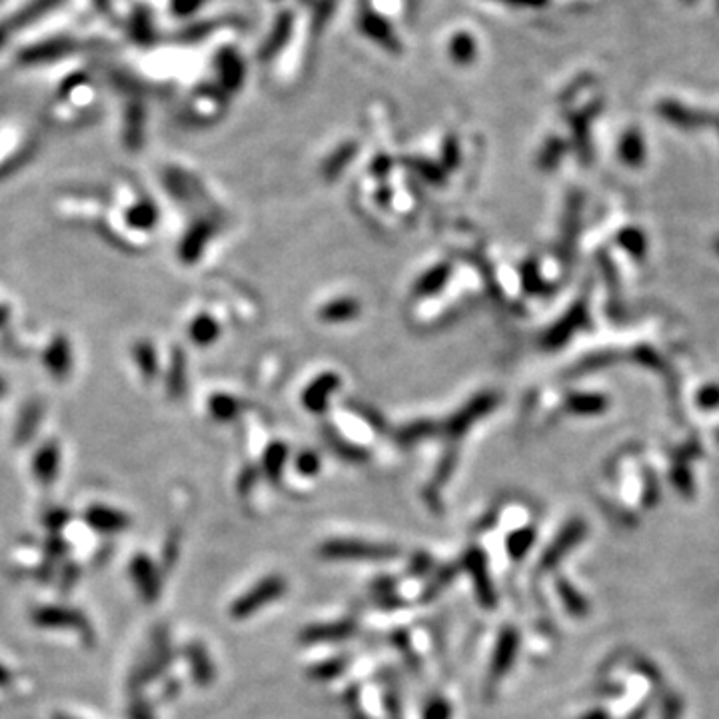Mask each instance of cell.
<instances>
[{"mask_svg":"<svg viewBox=\"0 0 719 719\" xmlns=\"http://www.w3.org/2000/svg\"><path fill=\"white\" fill-rule=\"evenodd\" d=\"M318 553L324 560L332 561H386L394 558L398 550L394 545L362 540H330L322 543Z\"/></svg>","mask_w":719,"mask_h":719,"instance_id":"cell-1","label":"cell"},{"mask_svg":"<svg viewBox=\"0 0 719 719\" xmlns=\"http://www.w3.org/2000/svg\"><path fill=\"white\" fill-rule=\"evenodd\" d=\"M286 593V582L284 577L280 576H268L260 580L256 585H252L244 596H240L233 608H230V614L234 619H246L250 617L256 611H260L268 603H274Z\"/></svg>","mask_w":719,"mask_h":719,"instance_id":"cell-2","label":"cell"},{"mask_svg":"<svg viewBox=\"0 0 719 719\" xmlns=\"http://www.w3.org/2000/svg\"><path fill=\"white\" fill-rule=\"evenodd\" d=\"M32 622L48 630H70L80 633L85 641H94V630L80 609L62 606H43L32 614Z\"/></svg>","mask_w":719,"mask_h":719,"instance_id":"cell-3","label":"cell"},{"mask_svg":"<svg viewBox=\"0 0 719 719\" xmlns=\"http://www.w3.org/2000/svg\"><path fill=\"white\" fill-rule=\"evenodd\" d=\"M130 574H132V582H135L136 590L140 596H143V600L154 601L156 598H159L162 582L159 576V568L154 566V561L151 558L136 556L130 564Z\"/></svg>","mask_w":719,"mask_h":719,"instance_id":"cell-4","label":"cell"},{"mask_svg":"<svg viewBox=\"0 0 719 719\" xmlns=\"http://www.w3.org/2000/svg\"><path fill=\"white\" fill-rule=\"evenodd\" d=\"M86 524L93 527L94 532L118 534L130 526V518L117 508L96 503V506H90L86 510Z\"/></svg>","mask_w":719,"mask_h":719,"instance_id":"cell-5","label":"cell"},{"mask_svg":"<svg viewBox=\"0 0 719 719\" xmlns=\"http://www.w3.org/2000/svg\"><path fill=\"white\" fill-rule=\"evenodd\" d=\"M61 470V450L54 442H46L40 445L32 460V474L38 479V484L53 486Z\"/></svg>","mask_w":719,"mask_h":719,"instance_id":"cell-6","label":"cell"},{"mask_svg":"<svg viewBox=\"0 0 719 719\" xmlns=\"http://www.w3.org/2000/svg\"><path fill=\"white\" fill-rule=\"evenodd\" d=\"M516 650H518V633L514 630H510V627H506V630L500 633L498 646H495V651H494V659L490 666L492 682H498L508 674L510 666L514 664Z\"/></svg>","mask_w":719,"mask_h":719,"instance_id":"cell-7","label":"cell"},{"mask_svg":"<svg viewBox=\"0 0 719 719\" xmlns=\"http://www.w3.org/2000/svg\"><path fill=\"white\" fill-rule=\"evenodd\" d=\"M45 366L54 378H66L72 370V350L66 338H56L45 352Z\"/></svg>","mask_w":719,"mask_h":719,"instance_id":"cell-8","label":"cell"},{"mask_svg":"<svg viewBox=\"0 0 719 719\" xmlns=\"http://www.w3.org/2000/svg\"><path fill=\"white\" fill-rule=\"evenodd\" d=\"M186 659L192 669V677L198 685H206L214 680V666L210 656L206 654L200 643H190L186 648Z\"/></svg>","mask_w":719,"mask_h":719,"instance_id":"cell-9","label":"cell"},{"mask_svg":"<svg viewBox=\"0 0 719 719\" xmlns=\"http://www.w3.org/2000/svg\"><path fill=\"white\" fill-rule=\"evenodd\" d=\"M354 622H338L332 625H312L302 633V638L308 643H318V641H338L342 638H348L354 632Z\"/></svg>","mask_w":719,"mask_h":719,"instance_id":"cell-10","label":"cell"},{"mask_svg":"<svg viewBox=\"0 0 719 719\" xmlns=\"http://www.w3.org/2000/svg\"><path fill=\"white\" fill-rule=\"evenodd\" d=\"M466 566H468L470 572H472V580L476 584L479 600L486 601L487 606H490V603H494V592H492L490 580H487V572H486V564H484L482 553H470V556L466 558Z\"/></svg>","mask_w":719,"mask_h":719,"instance_id":"cell-11","label":"cell"},{"mask_svg":"<svg viewBox=\"0 0 719 719\" xmlns=\"http://www.w3.org/2000/svg\"><path fill=\"white\" fill-rule=\"evenodd\" d=\"M364 29H366V32H370V35L378 40H384V43L390 40V29L386 27V22L374 19V14L364 16Z\"/></svg>","mask_w":719,"mask_h":719,"instance_id":"cell-12","label":"cell"},{"mask_svg":"<svg viewBox=\"0 0 719 719\" xmlns=\"http://www.w3.org/2000/svg\"><path fill=\"white\" fill-rule=\"evenodd\" d=\"M508 542H518V543H511V545H508V552H510V556H514V558H519V556H524V552L530 548V542H532V535L527 534V532H522V534H514V535H510V540Z\"/></svg>","mask_w":719,"mask_h":719,"instance_id":"cell-13","label":"cell"},{"mask_svg":"<svg viewBox=\"0 0 719 719\" xmlns=\"http://www.w3.org/2000/svg\"><path fill=\"white\" fill-rule=\"evenodd\" d=\"M424 719H450V706L445 699H434L424 714Z\"/></svg>","mask_w":719,"mask_h":719,"instance_id":"cell-14","label":"cell"},{"mask_svg":"<svg viewBox=\"0 0 719 719\" xmlns=\"http://www.w3.org/2000/svg\"><path fill=\"white\" fill-rule=\"evenodd\" d=\"M128 714H130V719H154L151 706H148L143 699L132 701L128 707Z\"/></svg>","mask_w":719,"mask_h":719,"instance_id":"cell-15","label":"cell"},{"mask_svg":"<svg viewBox=\"0 0 719 719\" xmlns=\"http://www.w3.org/2000/svg\"><path fill=\"white\" fill-rule=\"evenodd\" d=\"M472 53H474V45H472V40H470L466 35L464 37H458L456 40H453V54L458 56V59H470V56H472Z\"/></svg>","mask_w":719,"mask_h":719,"instance_id":"cell-16","label":"cell"},{"mask_svg":"<svg viewBox=\"0 0 719 719\" xmlns=\"http://www.w3.org/2000/svg\"><path fill=\"white\" fill-rule=\"evenodd\" d=\"M502 3H508V4H516V6H543L548 4V0H502Z\"/></svg>","mask_w":719,"mask_h":719,"instance_id":"cell-17","label":"cell"},{"mask_svg":"<svg viewBox=\"0 0 719 719\" xmlns=\"http://www.w3.org/2000/svg\"><path fill=\"white\" fill-rule=\"evenodd\" d=\"M12 683V674L8 672V667L0 664V688H6V685Z\"/></svg>","mask_w":719,"mask_h":719,"instance_id":"cell-18","label":"cell"},{"mask_svg":"<svg viewBox=\"0 0 719 719\" xmlns=\"http://www.w3.org/2000/svg\"><path fill=\"white\" fill-rule=\"evenodd\" d=\"M8 318H11V310H8V306H4V302H0V328H3Z\"/></svg>","mask_w":719,"mask_h":719,"instance_id":"cell-19","label":"cell"},{"mask_svg":"<svg viewBox=\"0 0 719 719\" xmlns=\"http://www.w3.org/2000/svg\"><path fill=\"white\" fill-rule=\"evenodd\" d=\"M6 392H8V384H6V380L0 376V398H3Z\"/></svg>","mask_w":719,"mask_h":719,"instance_id":"cell-20","label":"cell"},{"mask_svg":"<svg viewBox=\"0 0 719 719\" xmlns=\"http://www.w3.org/2000/svg\"><path fill=\"white\" fill-rule=\"evenodd\" d=\"M56 719H74V717H70V715H62V714H59V715H56Z\"/></svg>","mask_w":719,"mask_h":719,"instance_id":"cell-21","label":"cell"},{"mask_svg":"<svg viewBox=\"0 0 719 719\" xmlns=\"http://www.w3.org/2000/svg\"><path fill=\"white\" fill-rule=\"evenodd\" d=\"M683 3H696V0H683Z\"/></svg>","mask_w":719,"mask_h":719,"instance_id":"cell-22","label":"cell"}]
</instances>
